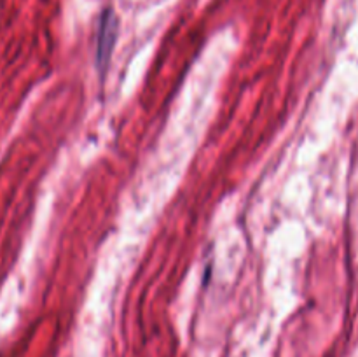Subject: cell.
Masks as SVG:
<instances>
[{
	"label": "cell",
	"mask_w": 358,
	"mask_h": 357,
	"mask_svg": "<svg viewBox=\"0 0 358 357\" xmlns=\"http://www.w3.org/2000/svg\"><path fill=\"white\" fill-rule=\"evenodd\" d=\"M115 38H117V18L114 10L105 9L98 21L96 34V65L103 72L110 62L112 51H114Z\"/></svg>",
	"instance_id": "6da1fadb"
}]
</instances>
